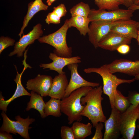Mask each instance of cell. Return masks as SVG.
Listing matches in <instances>:
<instances>
[{"mask_svg":"<svg viewBox=\"0 0 139 139\" xmlns=\"http://www.w3.org/2000/svg\"><path fill=\"white\" fill-rule=\"evenodd\" d=\"M131 105L135 107L139 105V93L136 92L130 93L128 96Z\"/></svg>","mask_w":139,"mask_h":139,"instance_id":"cell-32","label":"cell"},{"mask_svg":"<svg viewBox=\"0 0 139 139\" xmlns=\"http://www.w3.org/2000/svg\"><path fill=\"white\" fill-rule=\"evenodd\" d=\"M61 101L60 99L51 98L46 103L44 112L47 116L51 115L59 117L61 116Z\"/></svg>","mask_w":139,"mask_h":139,"instance_id":"cell-23","label":"cell"},{"mask_svg":"<svg viewBox=\"0 0 139 139\" xmlns=\"http://www.w3.org/2000/svg\"><path fill=\"white\" fill-rule=\"evenodd\" d=\"M60 18L52 11L48 13L45 20L46 23L48 24L50 23L59 24L60 23Z\"/></svg>","mask_w":139,"mask_h":139,"instance_id":"cell-29","label":"cell"},{"mask_svg":"<svg viewBox=\"0 0 139 139\" xmlns=\"http://www.w3.org/2000/svg\"><path fill=\"white\" fill-rule=\"evenodd\" d=\"M68 83L65 74H59L53 79L48 96L52 98L62 99L64 97Z\"/></svg>","mask_w":139,"mask_h":139,"instance_id":"cell-18","label":"cell"},{"mask_svg":"<svg viewBox=\"0 0 139 139\" xmlns=\"http://www.w3.org/2000/svg\"><path fill=\"white\" fill-rule=\"evenodd\" d=\"M136 40H137V41L138 42V43L139 44V29L138 31L137 37Z\"/></svg>","mask_w":139,"mask_h":139,"instance_id":"cell-40","label":"cell"},{"mask_svg":"<svg viewBox=\"0 0 139 139\" xmlns=\"http://www.w3.org/2000/svg\"><path fill=\"white\" fill-rule=\"evenodd\" d=\"M128 9L135 11L136 10H139V5H137L134 4L128 8Z\"/></svg>","mask_w":139,"mask_h":139,"instance_id":"cell-36","label":"cell"},{"mask_svg":"<svg viewBox=\"0 0 139 139\" xmlns=\"http://www.w3.org/2000/svg\"><path fill=\"white\" fill-rule=\"evenodd\" d=\"M95 4L99 9L110 11L119 8L122 4L121 0H94Z\"/></svg>","mask_w":139,"mask_h":139,"instance_id":"cell-26","label":"cell"},{"mask_svg":"<svg viewBox=\"0 0 139 139\" xmlns=\"http://www.w3.org/2000/svg\"><path fill=\"white\" fill-rule=\"evenodd\" d=\"M132 39L110 31L99 42L98 47L111 51L116 50L120 45L129 44Z\"/></svg>","mask_w":139,"mask_h":139,"instance_id":"cell-17","label":"cell"},{"mask_svg":"<svg viewBox=\"0 0 139 139\" xmlns=\"http://www.w3.org/2000/svg\"><path fill=\"white\" fill-rule=\"evenodd\" d=\"M94 127L95 128V132L94 135L91 139H103V136L102 130L103 128V125L102 122H99Z\"/></svg>","mask_w":139,"mask_h":139,"instance_id":"cell-30","label":"cell"},{"mask_svg":"<svg viewBox=\"0 0 139 139\" xmlns=\"http://www.w3.org/2000/svg\"><path fill=\"white\" fill-rule=\"evenodd\" d=\"M90 10L88 4L81 2L73 7L70 12L72 16H80L88 17Z\"/></svg>","mask_w":139,"mask_h":139,"instance_id":"cell-25","label":"cell"},{"mask_svg":"<svg viewBox=\"0 0 139 139\" xmlns=\"http://www.w3.org/2000/svg\"><path fill=\"white\" fill-rule=\"evenodd\" d=\"M135 10L118 8L106 11L105 10H90L88 16L90 22L96 20L107 21H116L130 19Z\"/></svg>","mask_w":139,"mask_h":139,"instance_id":"cell-7","label":"cell"},{"mask_svg":"<svg viewBox=\"0 0 139 139\" xmlns=\"http://www.w3.org/2000/svg\"><path fill=\"white\" fill-rule=\"evenodd\" d=\"M106 65L112 74L120 72L134 76L139 74V60L132 61L124 59H117Z\"/></svg>","mask_w":139,"mask_h":139,"instance_id":"cell-11","label":"cell"},{"mask_svg":"<svg viewBox=\"0 0 139 139\" xmlns=\"http://www.w3.org/2000/svg\"><path fill=\"white\" fill-rule=\"evenodd\" d=\"M24 65V68L22 72L19 74L18 71L16 67L15 66L17 71V75L14 80L17 86L16 90L12 96L7 100H5L3 97L2 96V93H0V109L6 113L7 110V107L8 104L16 98L21 96L28 95L30 96L31 93L26 90L23 86L21 82V77L22 75L25 70L29 67H31L27 64L26 60L23 61Z\"/></svg>","mask_w":139,"mask_h":139,"instance_id":"cell-16","label":"cell"},{"mask_svg":"<svg viewBox=\"0 0 139 139\" xmlns=\"http://www.w3.org/2000/svg\"><path fill=\"white\" fill-rule=\"evenodd\" d=\"M138 123H139V118H138Z\"/></svg>","mask_w":139,"mask_h":139,"instance_id":"cell-42","label":"cell"},{"mask_svg":"<svg viewBox=\"0 0 139 139\" xmlns=\"http://www.w3.org/2000/svg\"><path fill=\"white\" fill-rule=\"evenodd\" d=\"M116 21L96 20L91 22L88 33L89 39L95 49L98 47L100 41L110 31Z\"/></svg>","mask_w":139,"mask_h":139,"instance_id":"cell-8","label":"cell"},{"mask_svg":"<svg viewBox=\"0 0 139 139\" xmlns=\"http://www.w3.org/2000/svg\"><path fill=\"white\" fill-rule=\"evenodd\" d=\"M67 20L69 28L75 27L80 32V34L85 36L89 31V26L90 21L88 17L80 16H72Z\"/></svg>","mask_w":139,"mask_h":139,"instance_id":"cell-20","label":"cell"},{"mask_svg":"<svg viewBox=\"0 0 139 139\" xmlns=\"http://www.w3.org/2000/svg\"><path fill=\"white\" fill-rule=\"evenodd\" d=\"M122 4L128 8L134 4L133 0H121Z\"/></svg>","mask_w":139,"mask_h":139,"instance_id":"cell-35","label":"cell"},{"mask_svg":"<svg viewBox=\"0 0 139 139\" xmlns=\"http://www.w3.org/2000/svg\"><path fill=\"white\" fill-rule=\"evenodd\" d=\"M108 119L104 122L105 130L103 139H117L120 133V119L121 113L115 108L111 109Z\"/></svg>","mask_w":139,"mask_h":139,"instance_id":"cell-15","label":"cell"},{"mask_svg":"<svg viewBox=\"0 0 139 139\" xmlns=\"http://www.w3.org/2000/svg\"><path fill=\"white\" fill-rule=\"evenodd\" d=\"M134 79L136 80H139V74L135 76Z\"/></svg>","mask_w":139,"mask_h":139,"instance_id":"cell-39","label":"cell"},{"mask_svg":"<svg viewBox=\"0 0 139 139\" xmlns=\"http://www.w3.org/2000/svg\"><path fill=\"white\" fill-rule=\"evenodd\" d=\"M137 127L138 129L139 130V124L137 125Z\"/></svg>","mask_w":139,"mask_h":139,"instance_id":"cell-41","label":"cell"},{"mask_svg":"<svg viewBox=\"0 0 139 139\" xmlns=\"http://www.w3.org/2000/svg\"><path fill=\"white\" fill-rule=\"evenodd\" d=\"M48 7V6L44 4L42 0H35L28 4L27 12L24 18L23 24L19 34L20 37L22 34H23L25 28L27 26L29 21L34 15L40 11L47 10Z\"/></svg>","mask_w":139,"mask_h":139,"instance_id":"cell-19","label":"cell"},{"mask_svg":"<svg viewBox=\"0 0 139 139\" xmlns=\"http://www.w3.org/2000/svg\"><path fill=\"white\" fill-rule=\"evenodd\" d=\"M130 49V47L128 44H124L119 46L116 50L121 54L125 55L129 52Z\"/></svg>","mask_w":139,"mask_h":139,"instance_id":"cell-33","label":"cell"},{"mask_svg":"<svg viewBox=\"0 0 139 139\" xmlns=\"http://www.w3.org/2000/svg\"><path fill=\"white\" fill-rule=\"evenodd\" d=\"M1 115L3 119L2 125L0 128V131H4L16 135H20L25 139H30L28 130L31 127H29L35 121L33 118H30L29 116L26 119L22 118L19 115L15 117L16 121L10 119L5 111H2Z\"/></svg>","mask_w":139,"mask_h":139,"instance_id":"cell-5","label":"cell"},{"mask_svg":"<svg viewBox=\"0 0 139 139\" xmlns=\"http://www.w3.org/2000/svg\"><path fill=\"white\" fill-rule=\"evenodd\" d=\"M130 104L128 97L124 96L117 89L115 95L114 108L122 113L127 109Z\"/></svg>","mask_w":139,"mask_h":139,"instance_id":"cell-24","label":"cell"},{"mask_svg":"<svg viewBox=\"0 0 139 139\" xmlns=\"http://www.w3.org/2000/svg\"><path fill=\"white\" fill-rule=\"evenodd\" d=\"M56 0H47L46 3L47 5L50 6Z\"/></svg>","mask_w":139,"mask_h":139,"instance_id":"cell-37","label":"cell"},{"mask_svg":"<svg viewBox=\"0 0 139 139\" xmlns=\"http://www.w3.org/2000/svg\"><path fill=\"white\" fill-rule=\"evenodd\" d=\"M139 29V22L130 19L116 21L110 31L136 39Z\"/></svg>","mask_w":139,"mask_h":139,"instance_id":"cell-14","label":"cell"},{"mask_svg":"<svg viewBox=\"0 0 139 139\" xmlns=\"http://www.w3.org/2000/svg\"><path fill=\"white\" fill-rule=\"evenodd\" d=\"M93 126L90 123L86 124L80 121H75L73 123L72 127L75 139H83L92 134Z\"/></svg>","mask_w":139,"mask_h":139,"instance_id":"cell-22","label":"cell"},{"mask_svg":"<svg viewBox=\"0 0 139 139\" xmlns=\"http://www.w3.org/2000/svg\"><path fill=\"white\" fill-rule=\"evenodd\" d=\"M43 33L41 24H37L26 35L23 34L19 41L15 43L14 50L10 53L9 56H11L17 54L18 57L22 56L24 51L27 46L33 43L35 40L38 39Z\"/></svg>","mask_w":139,"mask_h":139,"instance_id":"cell-9","label":"cell"},{"mask_svg":"<svg viewBox=\"0 0 139 139\" xmlns=\"http://www.w3.org/2000/svg\"><path fill=\"white\" fill-rule=\"evenodd\" d=\"M139 118V105H132L124 112L121 113L120 119V133L123 138L132 139L136 128V122Z\"/></svg>","mask_w":139,"mask_h":139,"instance_id":"cell-6","label":"cell"},{"mask_svg":"<svg viewBox=\"0 0 139 139\" xmlns=\"http://www.w3.org/2000/svg\"><path fill=\"white\" fill-rule=\"evenodd\" d=\"M30 93V100L28 103L26 110L28 111L31 109H34L39 112L42 118H45L47 117L44 112L46 103L43 97L32 91H31Z\"/></svg>","mask_w":139,"mask_h":139,"instance_id":"cell-21","label":"cell"},{"mask_svg":"<svg viewBox=\"0 0 139 139\" xmlns=\"http://www.w3.org/2000/svg\"><path fill=\"white\" fill-rule=\"evenodd\" d=\"M53 79L50 76L38 74L33 79L28 80L26 88L42 97L48 96L52 85Z\"/></svg>","mask_w":139,"mask_h":139,"instance_id":"cell-12","label":"cell"},{"mask_svg":"<svg viewBox=\"0 0 139 139\" xmlns=\"http://www.w3.org/2000/svg\"><path fill=\"white\" fill-rule=\"evenodd\" d=\"M83 71L88 74L96 73L101 77L103 82V93L108 97L111 109L114 108L115 95L118 86L122 83H130L136 80L134 78L131 80H126L118 78L110 72L106 64L98 68H85Z\"/></svg>","mask_w":139,"mask_h":139,"instance_id":"cell-3","label":"cell"},{"mask_svg":"<svg viewBox=\"0 0 139 139\" xmlns=\"http://www.w3.org/2000/svg\"><path fill=\"white\" fill-rule=\"evenodd\" d=\"M103 92L102 86H99L92 88L81 99V104L85 105L81 115L90 120L94 127L99 122L104 123L107 119L101 105Z\"/></svg>","mask_w":139,"mask_h":139,"instance_id":"cell-1","label":"cell"},{"mask_svg":"<svg viewBox=\"0 0 139 139\" xmlns=\"http://www.w3.org/2000/svg\"><path fill=\"white\" fill-rule=\"evenodd\" d=\"M12 135L10 134L9 133L4 131H0V139H13Z\"/></svg>","mask_w":139,"mask_h":139,"instance_id":"cell-34","label":"cell"},{"mask_svg":"<svg viewBox=\"0 0 139 139\" xmlns=\"http://www.w3.org/2000/svg\"><path fill=\"white\" fill-rule=\"evenodd\" d=\"M67 20L63 26L55 32L47 35L40 37L38 40L41 43L48 44L55 48L54 53L57 56L63 57L72 56V48L67 46L66 36L69 28Z\"/></svg>","mask_w":139,"mask_h":139,"instance_id":"cell-4","label":"cell"},{"mask_svg":"<svg viewBox=\"0 0 139 139\" xmlns=\"http://www.w3.org/2000/svg\"><path fill=\"white\" fill-rule=\"evenodd\" d=\"M67 66L71 72V76L64 97H68L73 91L82 87L90 86L94 87L99 86V83L88 81L81 76L78 71V63L71 64Z\"/></svg>","mask_w":139,"mask_h":139,"instance_id":"cell-10","label":"cell"},{"mask_svg":"<svg viewBox=\"0 0 139 139\" xmlns=\"http://www.w3.org/2000/svg\"><path fill=\"white\" fill-rule=\"evenodd\" d=\"M60 135L62 139H75L72 128L66 126L61 127Z\"/></svg>","mask_w":139,"mask_h":139,"instance_id":"cell-27","label":"cell"},{"mask_svg":"<svg viewBox=\"0 0 139 139\" xmlns=\"http://www.w3.org/2000/svg\"><path fill=\"white\" fill-rule=\"evenodd\" d=\"M53 62L47 64H41L40 67L43 69L49 68L54 70L59 74H65L63 71V68L67 65L74 63H80L81 62V57L78 56L70 57H63L58 56L54 53H50L49 56Z\"/></svg>","mask_w":139,"mask_h":139,"instance_id":"cell-13","label":"cell"},{"mask_svg":"<svg viewBox=\"0 0 139 139\" xmlns=\"http://www.w3.org/2000/svg\"><path fill=\"white\" fill-rule=\"evenodd\" d=\"M92 87H82L73 91L68 97L61 99V111L68 117V124L82 120L81 113L85 106L81 104V99L85 95Z\"/></svg>","mask_w":139,"mask_h":139,"instance_id":"cell-2","label":"cell"},{"mask_svg":"<svg viewBox=\"0 0 139 139\" xmlns=\"http://www.w3.org/2000/svg\"><path fill=\"white\" fill-rule=\"evenodd\" d=\"M53 12L61 18L65 16L67 10L65 5L61 4L57 7H54Z\"/></svg>","mask_w":139,"mask_h":139,"instance_id":"cell-31","label":"cell"},{"mask_svg":"<svg viewBox=\"0 0 139 139\" xmlns=\"http://www.w3.org/2000/svg\"><path fill=\"white\" fill-rule=\"evenodd\" d=\"M15 41L8 37L2 36L0 38V54L5 49L14 45Z\"/></svg>","mask_w":139,"mask_h":139,"instance_id":"cell-28","label":"cell"},{"mask_svg":"<svg viewBox=\"0 0 139 139\" xmlns=\"http://www.w3.org/2000/svg\"><path fill=\"white\" fill-rule=\"evenodd\" d=\"M134 4L139 5V0H133Z\"/></svg>","mask_w":139,"mask_h":139,"instance_id":"cell-38","label":"cell"}]
</instances>
